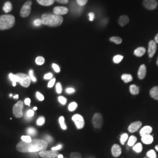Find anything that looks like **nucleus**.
I'll return each instance as SVG.
<instances>
[{"mask_svg":"<svg viewBox=\"0 0 158 158\" xmlns=\"http://www.w3.org/2000/svg\"><path fill=\"white\" fill-rule=\"evenodd\" d=\"M66 92L68 94H72L75 92V90L72 87H68L66 89Z\"/></svg>","mask_w":158,"mask_h":158,"instance_id":"50","label":"nucleus"},{"mask_svg":"<svg viewBox=\"0 0 158 158\" xmlns=\"http://www.w3.org/2000/svg\"><path fill=\"white\" fill-rule=\"evenodd\" d=\"M21 139L22 141L25 142H30L32 141V138L30 136L24 135L21 136Z\"/></svg>","mask_w":158,"mask_h":158,"instance_id":"37","label":"nucleus"},{"mask_svg":"<svg viewBox=\"0 0 158 158\" xmlns=\"http://www.w3.org/2000/svg\"><path fill=\"white\" fill-rule=\"evenodd\" d=\"M36 97H37V98L40 101V102H42V101H44V99H45V97H44V96H43V94H42L40 93V92H36Z\"/></svg>","mask_w":158,"mask_h":158,"instance_id":"43","label":"nucleus"},{"mask_svg":"<svg viewBox=\"0 0 158 158\" xmlns=\"http://www.w3.org/2000/svg\"><path fill=\"white\" fill-rule=\"evenodd\" d=\"M143 4L148 10H154L157 7L158 2L156 0H143Z\"/></svg>","mask_w":158,"mask_h":158,"instance_id":"11","label":"nucleus"},{"mask_svg":"<svg viewBox=\"0 0 158 158\" xmlns=\"http://www.w3.org/2000/svg\"><path fill=\"white\" fill-rule=\"evenodd\" d=\"M130 19L129 18L127 15H123L121 17H119L118 19L119 24L121 26V27H124L126 24H127L129 23Z\"/></svg>","mask_w":158,"mask_h":158,"instance_id":"18","label":"nucleus"},{"mask_svg":"<svg viewBox=\"0 0 158 158\" xmlns=\"http://www.w3.org/2000/svg\"><path fill=\"white\" fill-rule=\"evenodd\" d=\"M9 78L12 82H19V78L17 74L12 73L9 74Z\"/></svg>","mask_w":158,"mask_h":158,"instance_id":"30","label":"nucleus"},{"mask_svg":"<svg viewBox=\"0 0 158 158\" xmlns=\"http://www.w3.org/2000/svg\"><path fill=\"white\" fill-rule=\"evenodd\" d=\"M110 40L111 42L115 43L116 44H120L122 42V39L120 38L119 37H118V36H113V37H111L110 39Z\"/></svg>","mask_w":158,"mask_h":158,"instance_id":"34","label":"nucleus"},{"mask_svg":"<svg viewBox=\"0 0 158 158\" xmlns=\"http://www.w3.org/2000/svg\"><path fill=\"white\" fill-rule=\"evenodd\" d=\"M53 77V74L51 73H48L46 74L44 76V79L45 80H51Z\"/></svg>","mask_w":158,"mask_h":158,"instance_id":"49","label":"nucleus"},{"mask_svg":"<svg viewBox=\"0 0 158 158\" xmlns=\"http://www.w3.org/2000/svg\"><path fill=\"white\" fill-rule=\"evenodd\" d=\"M77 107V104L76 102H72L70 104H69L68 106V109L70 111H74Z\"/></svg>","mask_w":158,"mask_h":158,"instance_id":"31","label":"nucleus"},{"mask_svg":"<svg viewBox=\"0 0 158 158\" xmlns=\"http://www.w3.org/2000/svg\"><path fill=\"white\" fill-rule=\"evenodd\" d=\"M45 119L44 117H40L36 121V124L38 126H42L45 124Z\"/></svg>","mask_w":158,"mask_h":158,"instance_id":"36","label":"nucleus"},{"mask_svg":"<svg viewBox=\"0 0 158 158\" xmlns=\"http://www.w3.org/2000/svg\"><path fill=\"white\" fill-rule=\"evenodd\" d=\"M38 110V108L36 107H34V108H33V110L34 111H36V110Z\"/></svg>","mask_w":158,"mask_h":158,"instance_id":"59","label":"nucleus"},{"mask_svg":"<svg viewBox=\"0 0 158 158\" xmlns=\"http://www.w3.org/2000/svg\"><path fill=\"white\" fill-rule=\"evenodd\" d=\"M156 64H157V65L158 66V59H157V61H156Z\"/></svg>","mask_w":158,"mask_h":158,"instance_id":"61","label":"nucleus"},{"mask_svg":"<svg viewBox=\"0 0 158 158\" xmlns=\"http://www.w3.org/2000/svg\"><path fill=\"white\" fill-rule=\"evenodd\" d=\"M57 158H63V156L62 155H58V156H57Z\"/></svg>","mask_w":158,"mask_h":158,"instance_id":"57","label":"nucleus"},{"mask_svg":"<svg viewBox=\"0 0 158 158\" xmlns=\"http://www.w3.org/2000/svg\"><path fill=\"white\" fill-rule=\"evenodd\" d=\"M16 84H17V82H12V85L14 87H15L16 86Z\"/></svg>","mask_w":158,"mask_h":158,"instance_id":"58","label":"nucleus"},{"mask_svg":"<svg viewBox=\"0 0 158 158\" xmlns=\"http://www.w3.org/2000/svg\"><path fill=\"white\" fill-rule=\"evenodd\" d=\"M56 91L57 93H58V94H60L62 91V85L59 82L57 83L56 85Z\"/></svg>","mask_w":158,"mask_h":158,"instance_id":"39","label":"nucleus"},{"mask_svg":"<svg viewBox=\"0 0 158 158\" xmlns=\"http://www.w3.org/2000/svg\"><path fill=\"white\" fill-rule=\"evenodd\" d=\"M89 20L90 21H93L95 18V15L94 13L93 12H90L89 14Z\"/></svg>","mask_w":158,"mask_h":158,"instance_id":"51","label":"nucleus"},{"mask_svg":"<svg viewBox=\"0 0 158 158\" xmlns=\"http://www.w3.org/2000/svg\"><path fill=\"white\" fill-rule=\"evenodd\" d=\"M147 74V68L145 64H142L138 72V77L139 79H143Z\"/></svg>","mask_w":158,"mask_h":158,"instance_id":"15","label":"nucleus"},{"mask_svg":"<svg viewBox=\"0 0 158 158\" xmlns=\"http://www.w3.org/2000/svg\"><path fill=\"white\" fill-rule=\"evenodd\" d=\"M68 11H69V10L68 8L64 6H56L53 9L54 14L60 16L68 14Z\"/></svg>","mask_w":158,"mask_h":158,"instance_id":"12","label":"nucleus"},{"mask_svg":"<svg viewBox=\"0 0 158 158\" xmlns=\"http://www.w3.org/2000/svg\"><path fill=\"white\" fill-rule=\"evenodd\" d=\"M32 4V1L31 0H29L25 3V4L23 6L20 12V15L21 17L23 18L28 17L31 12Z\"/></svg>","mask_w":158,"mask_h":158,"instance_id":"6","label":"nucleus"},{"mask_svg":"<svg viewBox=\"0 0 158 158\" xmlns=\"http://www.w3.org/2000/svg\"><path fill=\"white\" fill-rule=\"evenodd\" d=\"M157 49L156 43L154 40H151L149 43L148 46V54L149 57H152L155 54V52Z\"/></svg>","mask_w":158,"mask_h":158,"instance_id":"10","label":"nucleus"},{"mask_svg":"<svg viewBox=\"0 0 158 158\" xmlns=\"http://www.w3.org/2000/svg\"><path fill=\"white\" fill-rule=\"evenodd\" d=\"M152 132V128L151 126H145L140 130L139 134L141 136L150 135Z\"/></svg>","mask_w":158,"mask_h":158,"instance_id":"16","label":"nucleus"},{"mask_svg":"<svg viewBox=\"0 0 158 158\" xmlns=\"http://www.w3.org/2000/svg\"><path fill=\"white\" fill-rule=\"evenodd\" d=\"M72 119L78 130L82 129L84 127L85 124V119L81 115L78 114H75L72 117Z\"/></svg>","mask_w":158,"mask_h":158,"instance_id":"7","label":"nucleus"},{"mask_svg":"<svg viewBox=\"0 0 158 158\" xmlns=\"http://www.w3.org/2000/svg\"><path fill=\"white\" fill-rule=\"evenodd\" d=\"M23 104L22 101H18L14 106L12 111L14 116L16 118H21L23 116Z\"/></svg>","mask_w":158,"mask_h":158,"instance_id":"4","label":"nucleus"},{"mask_svg":"<svg viewBox=\"0 0 158 158\" xmlns=\"http://www.w3.org/2000/svg\"><path fill=\"white\" fill-rule=\"evenodd\" d=\"M34 115V111L33 110H29L27 112V117L29 118H31Z\"/></svg>","mask_w":158,"mask_h":158,"instance_id":"45","label":"nucleus"},{"mask_svg":"<svg viewBox=\"0 0 158 158\" xmlns=\"http://www.w3.org/2000/svg\"><path fill=\"white\" fill-rule=\"evenodd\" d=\"M13 98H14V99H17V98H19V96H18V94H16L15 96H13Z\"/></svg>","mask_w":158,"mask_h":158,"instance_id":"56","label":"nucleus"},{"mask_svg":"<svg viewBox=\"0 0 158 158\" xmlns=\"http://www.w3.org/2000/svg\"><path fill=\"white\" fill-rule=\"evenodd\" d=\"M48 143L45 140L35 139L30 142H19L17 145V150L20 152L33 153L45 151Z\"/></svg>","mask_w":158,"mask_h":158,"instance_id":"1","label":"nucleus"},{"mask_svg":"<svg viewBox=\"0 0 158 158\" xmlns=\"http://www.w3.org/2000/svg\"><path fill=\"white\" fill-rule=\"evenodd\" d=\"M155 149H156L157 151H158V145H156V146L155 147Z\"/></svg>","mask_w":158,"mask_h":158,"instance_id":"60","label":"nucleus"},{"mask_svg":"<svg viewBox=\"0 0 158 158\" xmlns=\"http://www.w3.org/2000/svg\"><path fill=\"white\" fill-rule=\"evenodd\" d=\"M133 150L137 153H139L142 151V145L141 143H138L133 147Z\"/></svg>","mask_w":158,"mask_h":158,"instance_id":"28","label":"nucleus"},{"mask_svg":"<svg viewBox=\"0 0 158 158\" xmlns=\"http://www.w3.org/2000/svg\"><path fill=\"white\" fill-rule=\"evenodd\" d=\"M146 49L143 47H139L134 51V55L138 57H141L145 53Z\"/></svg>","mask_w":158,"mask_h":158,"instance_id":"19","label":"nucleus"},{"mask_svg":"<svg viewBox=\"0 0 158 158\" xmlns=\"http://www.w3.org/2000/svg\"><path fill=\"white\" fill-rule=\"evenodd\" d=\"M121 79H122V80L124 81V83H130L132 81L133 77H132V75H131L130 74H123L121 76Z\"/></svg>","mask_w":158,"mask_h":158,"instance_id":"22","label":"nucleus"},{"mask_svg":"<svg viewBox=\"0 0 158 158\" xmlns=\"http://www.w3.org/2000/svg\"><path fill=\"white\" fill-rule=\"evenodd\" d=\"M58 100H59V102L60 104H62V105H65L67 102V99L63 96H59L58 97Z\"/></svg>","mask_w":158,"mask_h":158,"instance_id":"38","label":"nucleus"},{"mask_svg":"<svg viewBox=\"0 0 158 158\" xmlns=\"http://www.w3.org/2000/svg\"><path fill=\"white\" fill-rule=\"evenodd\" d=\"M35 63H36V64H38L39 66H41V65L44 64L45 59H44V57L38 56L35 59Z\"/></svg>","mask_w":158,"mask_h":158,"instance_id":"27","label":"nucleus"},{"mask_svg":"<svg viewBox=\"0 0 158 158\" xmlns=\"http://www.w3.org/2000/svg\"><path fill=\"white\" fill-rule=\"evenodd\" d=\"M45 141L47 142L48 143H51L53 141V139L52 138V137L51 136L46 135L45 137Z\"/></svg>","mask_w":158,"mask_h":158,"instance_id":"48","label":"nucleus"},{"mask_svg":"<svg viewBox=\"0 0 158 158\" xmlns=\"http://www.w3.org/2000/svg\"><path fill=\"white\" fill-rule=\"evenodd\" d=\"M147 156L149 158H156V153L153 149L149 151L147 153Z\"/></svg>","mask_w":158,"mask_h":158,"instance_id":"35","label":"nucleus"},{"mask_svg":"<svg viewBox=\"0 0 158 158\" xmlns=\"http://www.w3.org/2000/svg\"><path fill=\"white\" fill-rule=\"evenodd\" d=\"M122 152L121 148L118 144H114L111 148V153L114 157H118Z\"/></svg>","mask_w":158,"mask_h":158,"instance_id":"14","label":"nucleus"},{"mask_svg":"<svg viewBox=\"0 0 158 158\" xmlns=\"http://www.w3.org/2000/svg\"><path fill=\"white\" fill-rule=\"evenodd\" d=\"M123 58L124 57L122 55H116L113 57V62L116 64H118L122 61Z\"/></svg>","mask_w":158,"mask_h":158,"instance_id":"32","label":"nucleus"},{"mask_svg":"<svg viewBox=\"0 0 158 158\" xmlns=\"http://www.w3.org/2000/svg\"><path fill=\"white\" fill-rule=\"evenodd\" d=\"M150 96L153 99L158 100V86L153 87L150 90Z\"/></svg>","mask_w":158,"mask_h":158,"instance_id":"20","label":"nucleus"},{"mask_svg":"<svg viewBox=\"0 0 158 158\" xmlns=\"http://www.w3.org/2000/svg\"><path fill=\"white\" fill-rule=\"evenodd\" d=\"M130 91L131 94L137 95L139 92V88L135 85H131L130 87Z\"/></svg>","mask_w":158,"mask_h":158,"instance_id":"21","label":"nucleus"},{"mask_svg":"<svg viewBox=\"0 0 158 158\" xmlns=\"http://www.w3.org/2000/svg\"><path fill=\"white\" fill-rule=\"evenodd\" d=\"M62 145H57L56 147H53L52 148V150H53V151H57V150L60 149L62 148Z\"/></svg>","mask_w":158,"mask_h":158,"instance_id":"52","label":"nucleus"},{"mask_svg":"<svg viewBox=\"0 0 158 158\" xmlns=\"http://www.w3.org/2000/svg\"><path fill=\"white\" fill-rule=\"evenodd\" d=\"M136 141H137V138L136 136L134 135L131 136L128 141V145L129 147H134Z\"/></svg>","mask_w":158,"mask_h":158,"instance_id":"25","label":"nucleus"},{"mask_svg":"<svg viewBox=\"0 0 158 158\" xmlns=\"http://www.w3.org/2000/svg\"><path fill=\"white\" fill-rule=\"evenodd\" d=\"M29 76L30 78L31 79V81H32L33 82H36V79L34 76V70H29Z\"/></svg>","mask_w":158,"mask_h":158,"instance_id":"40","label":"nucleus"},{"mask_svg":"<svg viewBox=\"0 0 158 158\" xmlns=\"http://www.w3.org/2000/svg\"><path fill=\"white\" fill-rule=\"evenodd\" d=\"M40 5L43 6H50L52 5L55 0H36Z\"/></svg>","mask_w":158,"mask_h":158,"instance_id":"23","label":"nucleus"},{"mask_svg":"<svg viewBox=\"0 0 158 158\" xmlns=\"http://www.w3.org/2000/svg\"><path fill=\"white\" fill-rule=\"evenodd\" d=\"M92 124L95 128H102V117L100 113H96L92 119Z\"/></svg>","mask_w":158,"mask_h":158,"instance_id":"8","label":"nucleus"},{"mask_svg":"<svg viewBox=\"0 0 158 158\" xmlns=\"http://www.w3.org/2000/svg\"><path fill=\"white\" fill-rule=\"evenodd\" d=\"M59 124L60 125V127L62 130H66L67 129V126L65 124V120H64V118L63 116H61L59 117Z\"/></svg>","mask_w":158,"mask_h":158,"instance_id":"26","label":"nucleus"},{"mask_svg":"<svg viewBox=\"0 0 158 158\" xmlns=\"http://www.w3.org/2000/svg\"><path fill=\"white\" fill-rule=\"evenodd\" d=\"M52 66V68L53 69V70H55V72H56V73H59L60 72V67L59 66V65H57L56 63H53Z\"/></svg>","mask_w":158,"mask_h":158,"instance_id":"42","label":"nucleus"},{"mask_svg":"<svg viewBox=\"0 0 158 158\" xmlns=\"http://www.w3.org/2000/svg\"><path fill=\"white\" fill-rule=\"evenodd\" d=\"M34 23L35 26L38 27V26H40L42 23V22L41 19H35L34 21Z\"/></svg>","mask_w":158,"mask_h":158,"instance_id":"47","label":"nucleus"},{"mask_svg":"<svg viewBox=\"0 0 158 158\" xmlns=\"http://www.w3.org/2000/svg\"><path fill=\"white\" fill-rule=\"evenodd\" d=\"M17 76L19 78V83L23 87H28L30 85L31 82V79L30 78L28 74L25 73H17Z\"/></svg>","mask_w":158,"mask_h":158,"instance_id":"5","label":"nucleus"},{"mask_svg":"<svg viewBox=\"0 0 158 158\" xmlns=\"http://www.w3.org/2000/svg\"><path fill=\"white\" fill-rule=\"evenodd\" d=\"M128 138V135L126 133H124L123 134H122L121 137H120V142L122 145H124L125 142L127 141V140Z\"/></svg>","mask_w":158,"mask_h":158,"instance_id":"33","label":"nucleus"},{"mask_svg":"<svg viewBox=\"0 0 158 158\" xmlns=\"http://www.w3.org/2000/svg\"><path fill=\"white\" fill-rule=\"evenodd\" d=\"M142 126V123L141 121H136L131 123L128 128V130L130 132L134 133L136 131L139 130Z\"/></svg>","mask_w":158,"mask_h":158,"instance_id":"13","label":"nucleus"},{"mask_svg":"<svg viewBox=\"0 0 158 158\" xmlns=\"http://www.w3.org/2000/svg\"><path fill=\"white\" fill-rule=\"evenodd\" d=\"M42 23L51 27H56L62 25L63 18L62 16L56 14H44L41 17Z\"/></svg>","mask_w":158,"mask_h":158,"instance_id":"2","label":"nucleus"},{"mask_svg":"<svg viewBox=\"0 0 158 158\" xmlns=\"http://www.w3.org/2000/svg\"><path fill=\"white\" fill-rule=\"evenodd\" d=\"M12 6L11 2L7 1L4 4V6H3V10L6 13H8L11 11Z\"/></svg>","mask_w":158,"mask_h":158,"instance_id":"24","label":"nucleus"},{"mask_svg":"<svg viewBox=\"0 0 158 158\" xmlns=\"http://www.w3.org/2000/svg\"><path fill=\"white\" fill-rule=\"evenodd\" d=\"M15 23V18L12 15L0 16V30H6L12 28Z\"/></svg>","mask_w":158,"mask_h":158,"instance_id":"3","label":"nucleus"},{"mask_svg":"<svg viewBox=\"0 0 158 158\" xmlns=\"http://www.w3.org/2000/svg\"><path fill=\"white\" fill-rule=\"evenodd\" d=\"M27 132L29 135L31 136H35L37 134V131L33 127H29L27 130Z\"/></svg>","mask_w":158,"mask_h":158,"instance_id":"29","label":"nucleus"},{"mask_svg":"<svg viewBox=\"0 0 158 158\" xmlns=\"http://www.w3.org/2000/svg\"><path fill=\"white\" fill-rule=\"evenodd\" d=\"M40 156L43 158H55L59 155L57 151H42L39 153Z\"/></svg>","mask_w":158,"mask_h":158,"instance_id":"9","label":"nucleus"},{"mask_svg":"<svg viewBox=\"0 0 158 158\" xmlns=\"http://www.w3.org/2000/svg\"><path fill=\"white\" fill-rule=\"evenodd\" d=\"M155 42H156V44H158V35H156V36H155Z\"/></svg>","mask_w":158,"mask_h":158,"instance_id":"55","label":"nucleus"},{"mask_svg":"<svg viewBox=\"0 0 158 158\" xmlns=\"http://www.w3.org/2000/svg\"><path fill=\"white\" fill-rule=\"evenodd\" d=\"M24 102H25V104L26 105L29 106H30V104H31V99H30L29 98H25V101H24Z\"/></svg>","mask_w":158,"mask_h":158,"instance_id":"53","label":"nucleus"},{"mask_svg":"<svg viewBox=\"0 0 158 158\" xmlns=\"http://www.w3.org/2000/svg\"><path fill=\"white\" fill-rule=\"evenodd\" d=\"M141 141L143 143L146 145H149V144H151L153 141V137L151 134L143 136H142Z\"/></svg>","mask_w":158,"mask_h":158,"instance_id":"17","label":"nucleus"},{"mask_svg":"<svg viewBox=\"0 0 158 158\" xmlns=\"http://www.w3.org/2000/svg\"><path fill=\"white\" fill-rule=\"evenodd\" d=\"M55 1L60 4H67L68 2V0H55Z\"/></svg>","mask_w":158,"mask_h":158,"instance_id":"54","label":"nucleus"},{"mask_svg":"<svg viewBox=\"0 0 158 158\" xmlns=\"http://www.w3.org/2000/svg\"><path fill=\"white\" fill-rule=\"evenodd\" d=\"M81 155L79 152H73L71 153L70 158H81Z\"/></svg>","mask_w":158,"mask_h":158,"instance_id":"41","label":"nucleus"},{"mask_svg":"<svg viewBox=\"0 0 158 158\" xmlns=\"http://www.w3.org/2000/svg\"><path fill=\"white\" fill-rule=\"evenodd\" d=\"M76 1H77V3L79 6H85L87 4L88 0H76Z\"/></svg>","mask_w":158,"mask_h":158,"instance_id":"44","label":"nucleus"},{"mask_svg":"<svg viewBox=\"0 0 158 158\" xmlns=\"http://www.w3.org/2000/svg\"><path fill=\"white\" fill-rule=\"evenodd\" d=\"M10 97H12V94H10Z\"/></svg>","mask_w":158,"mask_h":158,"instance_id":"62","label":"nucleus"},{"mask_svg":"<svg viewBox=\"0 0 158 158\" xmlns=\"http://www.w3.org/2000/svg\"><path fill=\"white\" fill-rule=\"evenodd\" d=\"M55 81H56V79L53 78V79H51V80L49 81L48 84V87L49 88L52 87L55 85Z\"/></svg>","mask_w":158,"mask_h":158,"instance_id":"46","label":"nucleus"}]
</instances>
